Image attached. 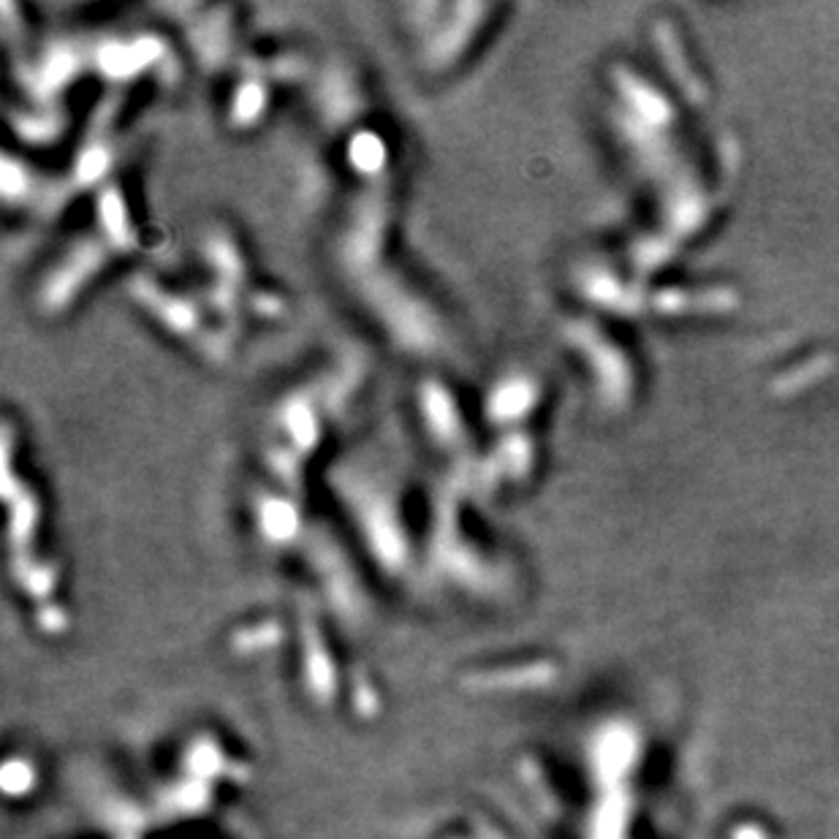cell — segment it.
<instances>
[{"mask_svg": "<svg viewBox=\"0 0 839 839\" xmlns=\"http://www.w3.org/2000/svg\"><path fill=\"white\" fill-rule=\"evenodd\" d=\"M330 489L375 563L388 574L411 568L413 538L405 511V478L378 448H358L330 467Z\"/></svg>", "mask_w": 839, "mask_h": 839, "instance_id": "1", "label": "cell"}, {"mask_svg": "<svg viewBox=\"0 0 839 839\" xmlns=\"http://www.w3.org/2000/svg\"><path fill=\"white\" fill-rule=\"evenodd\" d=\"M351 291L370 319L400 351L413 356H437L446 343V324L433 302L411 285L388 261H378L345 275Z\"/></svg>", "mask_w": 839, "mask_h": 839, "instance_id": "2", "label": "cell"}, {"mask_svg": "<svg viewBox=\"0 0 839 839\" xmlns=\"http://www.w3.org/2000/svg\"><path fill=\"white\" fill-rule=\"evenodd\" d=\"M403 14L418 69L429 77H446L471 58L495 14H501V6L422 0L407 3Z\"/></svg>", "mask_w": 839, "mask_h": 839, "instance_id": "3", "label": "cell"}, {"mask_svg": "<svg viewBox=\"0 0 839 839\" xmlns=\"http://www.w3.org/2000/svg\"><path fill=\"white\" fill-rule=\"evenodd\" d=\"M120 247L95 226L65 245L36 285V307L41 315H63L77 305L79 296L99 280L114 261Z\"/></svg>", "mask_w": 839, "mask_h": 839, "instance_id": "4", "label": "cell"}, {"mask_svg": "<svg viewBox=\"0 0 839 839\" xmlns=\"http://www.w3.org/2000/svg\"><path fill=\"white\" fill-rule=\"evenodd\" d=\"M131 296L172 337L199 345V351L204 356H210L212 362L226 358L231 351V334L226 326H212L206 321V305H199V300H191V296H182L178 291L166 289L155 277L133 280Z\"/></svg>", "mask_w": 839, "mask_h": 839, "instance_id": "5", "label": "cell"}, {"mask_svg": "<svg viewBox=\"0 0 839 839\" xmlns=\"http://www.w3.org/2000/svg\"><path fill=\"white\" fill-rule=\"evenodd\" d=\"M416 418L429 446L448 459V471L476 459L478 452L473 448L471 424H467L465 411L448 383L433 378V375L418 381Z\"/></svg>", "mask_w": 839, "mask_h": 839, "instance_id": "6", "label": "cell"}, {"mask_svg": "<svg viewBox=\"0 0 839 839\" xmlns=\"http://www.w3.org/2000/svg\"><path fill=\"white\" fill-rule=\"evenodd\" d=\"M93 63V50L82 47L79 41H54L41 50L33 63L22 69V82L36 103H52L63 88H69L82 69Z\"/></svg>", "mask_w": 839, "mask_h": 839, "instance_id": "7", "label": "cell"}, {"mask_svg": "<svg viewBox=\"0 0 839 839\" xmlns=\"http://www.w3.org/2000/svg\"><path fill=\"white\" fill-rule=\"evenodd\" d=\"M3 199L9 206L17 210H30L39 212V215L50 218L60 206L65 204V182L44 178L41 172H36L33 166L11 153L3 155Z\"/></svg>", "mask_w": 839, "mask_h": 839, "instance_id": "8", "label": "cell"}, {"mask_svg": "<svg viewBox=\"0 0 839 839\" xmlns=\"http://www.w3.org/2000/svg\"><path fill=\"white\" fill-rule=\"evenodd\" d=\"M255 530L270 546L302 544L307 535L305 516H302L300 497L277 486H264L253 495Z\"/></svg>", "mask_w": 839, "mask_h": 839, "instance_id": "9", "label": "cell"}, {"mask_svg": "<svg viewBox=\"0 0 839 839\" xmlns=\"http://www.w3.org/2000/svg\"><path fill=\"white\" fill-rule=\"evenodd\" d=\"M535 405V383L525 373H503L486 386L482 397V418L486 427L514 433Z\"/></svg>", "mask_w": 839, "mask_h": 839, "instance_id": "10", "label": "cell"}, {"mask_svg": "<svg viewBox=\"0 0 839 839\" xmlns=\"http://www.w3.org/2000/svg\"><path fill=\"white\" fill-rule=\"evenodd\" d=\"M315 93H319L321 118L330 125H351L362 114V93H358L351 74H345V69H340V65H334L321 77Z\"/></svg>", "mask_w": 839, "mask_h": 839, "instance_id": "11", "label": "cell"}, {"mask_svg": "<svg viewBox=\"0 0 839 839\" xmlns=\"http://www.w3.org/2000/svg\"><path fill=\"white\" fill-rule=\"evenodd\" d=\"M95 226L120 247L123 255L137 247V229H133L131 212H128L123 191L118 185L101 188L99 199H95Z\"/></svg>", "mask_w": 839, "mask_h": 839, "instance_id": "12", "label": "cell"}, {"mask_svg": "<svg viewBox=\"0 0 839 839\" xmlns=\"http://www.w3.org/2000/svg\"><path fill=\"white\" fill-rule=\"evenodd\" d=\"M270 112V79L261 71H253L234 88L229 103V118L234 128H253Z\"/></svg>", "mask_w": 839, "mask_h": 839, "instance_id": "13", "label": "cell"}]
</instances>
